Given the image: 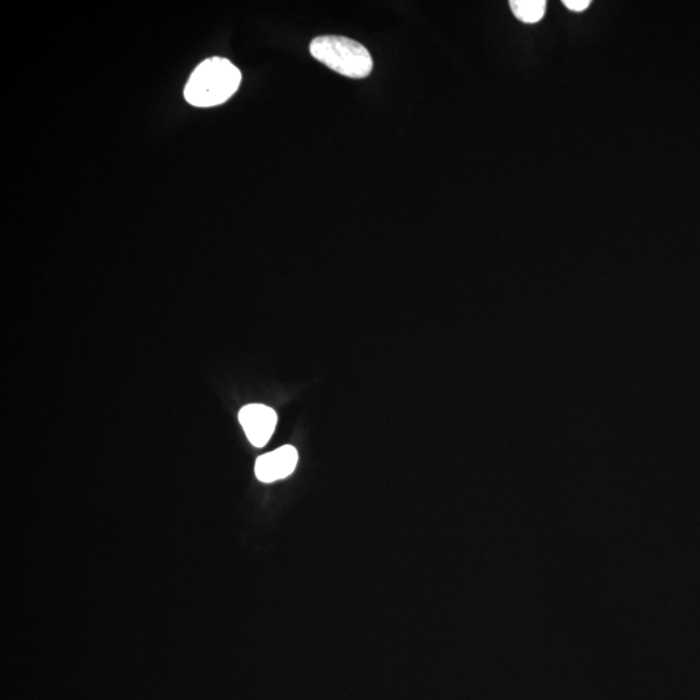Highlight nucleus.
<instances>
[{
  "label": "nucleus",
  "mask_w": 700,
  "mask_h": 700,
  "mask_svg": "<svg viewBox=\"0 0 700 700\" xmlns=\"http://www.w3.org/2000/svg\"><path fill=\"white\" fill-rule=\"evenodd\" d=\"M242 73L230 60L210 58L192 72L185 98L194 107L209 108L227 102L238 91Z\"/></svg>",
  "instance_id": "f257e3e1"
},
{
  "label": "nucleus",
  "mask_w": 700,
  "mask_h": 700,
  "mask_svg": "<svg viewBox=\"0 0 700 700\" xmlns=\"http://www.w3.org/2000/svg\"><path fill=\"white\" fill-rule=\"evenodd\" d=\"M310 54L319 63L348 78H366L373 72L370 52L360 42L339 35H322L310 43Z\"/></svg>",
  "instance_id": "f03ea898"
},
{
  "label": "nucleus",
  "mask_w": 700,
  "mask_h": 700,
  "mask_svg": "<svg viewBox=\"0 0 700 700\" xmlns=\"http://www.w3.org/2000/svg\"><path fill=\"white\" fill-rule=\"evenodd\" d=\"M239 422L242 424L249 443L256 448H262L269 443L275 428H277L278 415L269 406L251 404L240 409Z\"/></svg>",
  "instance_id": "7ed1b4c3"
},
{
  "label": "nucleus",
  "mask_w": 700,
  "mask_h": 700,
  "mask_svg": "<svg viewBox=\"0 0 700 700\" xmlns=\"http://www.w3.org/2000/svg\"><path fill=\"white\" fill-rule=\"evenodd\" d=\"M297 462H299L297 450L292 445H284L274 452L257 458L256 478L266 484L286 479L296 470Z\"/></svg>",
  "instance_id": "20e7f679"
},
{
  "label": "nucleus",
  "mask_w": 700,
  "mask_h": 700,
  "mask_svg": "<svg viewBox=\"0 0 700 700\" xmlns=\"http://www.w3.org/2000/svg\"><path fill=\"white\" fill-rule=\"evenodd\" d=\"M510 7L516 19L525 24H536L545 15L546 2L545 0H511Z\"/></svg>",
  "instance_id": "39448f33"
},
{
  "label": "nucleus",
  "mask_w": 700,
  "mask_h": 700,
  "mask_svg": "<svg viewBox=\"0 0 700 700\" xmlns=\"http://www.w3.org/2000/svg\"><path fill=\"white\" fill-rule=\"evenodd\" d=\"M563 4L568 10L575 12L585 11L590 6L589 0H564Z\"/></svg>",
  "instance_id": "423d86ee"
}]
</instances>
